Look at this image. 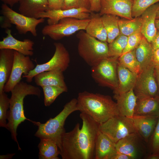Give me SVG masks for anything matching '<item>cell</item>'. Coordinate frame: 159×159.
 <instances>
[{
  "label": "cell",
  "mask_w": 159,
  "mask_h": 159,
  "mask_svg": "<svg viewBox=\"0 0 159 159\" xmlns=\"http://www.w3.org/2000/svg\"><path fill=\"white\" fill-rule=\"evenodd\" d=\"M82 121L76 124L71 131L62 136L60 155L62 159H95V144L100 124L87 114L81 112Z\"/></svg>",
  "instance_id": "obj_1"
},
{
  "label": "cell",
  "mask_w": 159,
  "mask_h": 159,
  "mask_svg": "<svg viewBox=\"0 0 159 159\" xmlns=\"http://www.w3.org/2000/svg\"><path fill=\"white\" fill-rule=\"evenodd\" d=\"M77 100L79 111L100 124L119 115L116 102L109 96L84 91L78 94Z\"/></svg>",
  "instance_id": "obj_2"
},
{
  "label": "cell",
  "mask_w": 159,
  "mask_h": 159,
  "mask_svg": "<svg viewBox=\"0 0 159 159\" xmlns=\"http://www.w3.org/2000/svg\"><path fill=\"white\" fill-rule=\"evenodd\" d=\"M9 110L8 112V130L12 139L17 144L18 150H21L17 138V130L19 125L26 120L32 122L25 116L24 110V100L28 95H34L39 97L41 90L38 87L20 81L11 91Z\"/></svg>",
  "instance_id": "obj_3"
},
{
  "label": "cell",
  "mask_w": 159,
  "mask_h": 159,
  "mask_svg": "<svg viewBox=\"0 0 159 159\" xmlns=\"http://www.w3.org/2000/svg\"><path fill=\"white\" fill-rule=\"evenodd\" d=\"M79 111L77 99L73 98L67 103L63 109L53 118H50L44 123L32 120L38 129L34 135L40 139L52 140L57 145L59 149L62 135L66 132L64 126L66 119L74 112Z\"/></svg>",
  "instance_id": "obj_4"
},
{
  "label": "cell",
  "mask_w": 159,
  "mask_h": 159,
  "mask_svg": "<svg viewBox=\"0 0 159 159\" xmlns=\"http://www.w3.org/2000/svg\"><path fill=\"white\" fill-rule=\"evenodd\" d=\"M79 54L85 62L92 67L102 59L109 57L107 42H103L90 35L83 30L77 33Z\"/></svg>",
  "instance_id": "obj_5"
},
{
  "label": "cell",
  "mask_w": 159,
  "mask_h": 159,
  "mask_svg": "<svg viewBox=\"0 0 159 159\" xmlns=\"http://www.w3.org/2000/svg\"><path fill=\"white\" fill-rule=\"evenodd\" d=\"M118 59L109 57L91 67V76L99 85L108 87L113 91L117 88L118 85Z\"/></svg>",
  "instance_id": "obj_6"
},
{
  "label": "cell",
  "mask_w": 159,
  "mask_h": 159,
  "mask_svg": "<svg viewBox=\"0 0 159 159\" xmlns=\"http://www.w3.org/2000/svg\"><path fill=\"white\" fill-rule=\"evenodd\" d=\"M90 20V18L84 19L64 18L56 24H47L44 26L42 30V33L54 40H60L72 35L77 31L85 30Z\"/></svg>",
  "instance_id": "obj_7"
},
{
  "label": "cell",
  "mask_w": 159,
  "mask_h": 159,
  "mask_svg": "<svg viewBox=\"0 0 159 159\" xmlns=\"http://www.w3.org/2000/svg\"><path fill=\"white\" fill-rule=\"evenodd\" d=\"M55 51L51 59L47 62L37 64L34 68L26 75H23L26 82H31L34 76L42 72L58 70L63 72L68 68L70 62L69 53L64 45L60 42L54 43Z\"/></svg>",
  "instance_id": "obj_8"
},
{
  "label": "cell",
  "mask_w": 159,
  "mask_h": 159,
  "mask_svg": "<svg viewBox=\"0 0 159 159\" xmlns=\"http://www.w3.org/2000/svg\"><path fill=\"white\" fill-rule=\"evenodd\" d=\"M99 129L115 143L130 134L137 132L129 118L120 115L100 124Z\"/></svg>",
  "instance_id": "obj_9"
},
{
  "label": "cell",
  "mask_w": 159,
  "mask_h": 159,
  "mask_svg": "<svg viewBox=\"0 0 159 159\" xmlns=\"http://www.w3.org/2000/svg\"><path fill=\"white\" fill-rule=\"evenodd\" d=\"M133 90L138 99L158 97V86L153 63L138 75Z\"/></svg>",
  "instance_id": "obj_10"
},
{
  "label": "cell",
  "mask_w": 159,
  "mask_h": 159,
  "mask_svg": "<svg viewBox=\"0 0 159 159\" xmlns=\"http://www.w3.org/2000/svg\"><path fill=\"white\" fill-rule=\"evenodd\" d=\"M1 11V14L8 21L16 25V28L20 34H25L30 32L34 36H37V26L44 21V18H31L19 13L5 4L2 5Z\"/></svg>",
  "instance_id": "obj_11"
},
{
  "label": "cell",
  "mask_w": 159,
  "mask_h": 159,
  "mask_svg": "<svg viewBox=\"0 0 159 159\" xmlns=\"http://www.w3.org/2000/svg\"><path fill=\"white\" fill-rule=\"evenodd\" d=\"M35 66L29 56L14 51V62L12 70L9 80L5 84L3 91L11 92L14 87L21 79V76L27 75Z\"/></svg>",
  "instance_id": "obj_12"
},
{
  "label": "cell",
  "mask_w": 159,
  "mask_h": 159,
  "mask_svg": "<svg viewBox=\"0 0 159 159\" xmlns=\"http://www.w3.org/2000/svg\"><path fill=\"white\" fill-rule=\"evenodd\" d=\"M142 140H143L137 132L132 133L115 143L116 150L132 159L138 158L145 152Z\"/></svg>",
  "instance_id": "obj_13"
},
{
  "label": "cell",
  "mask_w": 159,
  "mask_h": 159,
  "mask_svg": "<svg viewBox=\"0 0 159 159\" xmlns=\"http://www.w3.org/2000/svg\"><path fill=\"white\" fill-rule=\"evenodd\" d=\"M91 12L90 10L84 8L49 10L38 14L37 18H48V24L53 25L64 18H72L80 19H89Z\"/></svg>",
  "instance_id": "obj_14"
},
{
  "label": "cell",
  "mask_w": 159,
  "mask_h": 159,
  "mask_svg": "<svg viewBox=\"0 0 159 159\" xmlns=\"http://www.w3.org/2000/svg\"><path fill=\"white\" fill-rule=\"evenodd\" d=\"M133 0H101L99 14H111L131 20Z\"/></svg>",
  "instance_id": "obj_15"
},
{
  "label": "cell",
  "mask_w": 159,
  "mask_h": 159,
  "mask_svg": "<svg viewBox=\"0 0 159 159\" xmlns=\"http://www.w3.org/2000/svg\"><path fill=\"white\" fill-rule=\"evenodd\" d=\"M159 117L134 115L128 117L137 132L146 143L149 142Z\"/></svg>",
  "instance_id": "obj_16"
},
{
  "label": "cell",
  "mask_w": 159,
  "mask_h": 159,
  "mask_svg": "<svg viewBox=\"0 0 159 159\" xmlns=\"http://www.w3.org/2000/svg\"><path fill=\"white\" fill-rule=\"evenodd\" d=\"M5 32L7 35L0 42V49H12L29 56L33 55V47L34 43L32 41L27 39L23 41L16 39L12 36L11 30L9 29H7Z\"/></svg>",
  "instance_id": "obj_17"
},
{
  "label": "cell",
  "mask_w": 159,
  "mask_h": 159,
  "mask_svg": "<svg viewBox=\"0 0 159 159\" xmlns=\"http://www.w3.org/2000/svg\"><path fill=\"white\" fill-rule=\"evenodd\" d=\"M159 8V4H155L148 7L141 15L142 23L141 32L150 43L157 32L155 21Z\"/></svg>",
  "instance_id": "obj_18"
},
{
  "label": "cell",
  "mask_w": 159,
  "mask_h": 159,
  "mask_svg": "<svg viewBox=\"0 0 159 159\" xmlns=\"http://www.w3.org/2000/svg\"><path fill=\"white\" fill-rule=\"evenodd\" d=\"M63 72L58 70L42 72L34 76L35 82L37 85L41 87L56 86L62 88L67 92L68 88L64 81Z\"/></svg>",
  "instance_id": "obj_19"
},
{
  "label": "cell",
  "mask_w": 159,
  "mask_h": 159,
  "mask_svg": "<svg viewBox=\"0 0 159 159\" xmlns=\"http://www.w3.org/2000/svg\"><path fill=\"white\" fill-rule=\"evenodd\" d=\"M114 98L116 100L119 115L127 117L134 115L137 97L133 89L121 94H114Z\"/></svg>",
  "instance_id": "obj_20"
},
{
  "label": "cell",
  "mask_w": 159,
  "mask_h": 159,
  "mask_svg": "<svg viewBox=\"0 0 159 159\" xmlns=\"http://www.w3.org/2000/svg\"><path fill=\"white\" fill-rule=\"evenodd\" d=\"M0 93L3 92L5 84L10 77L14 59V50L0 49Z\"/></svg>",
  "instance_id": "obj_21"
},
{
  "label": "cell",
  "mask_w": 159,
  "mask_h": 159,
  "mask_svg": "<svg viewBox=\"0 0 159 159\" xmlns=\"http://www.w3.org/2000/svg\"><path fill=\"white\" fill-rule=\"evenodd\" d=\"M118 85L113 91L114 94L119 95L127 92L133 89L138 75L118 63L117 68Z\"/></svg>",
  "instance_id": "obj_22"
},
{
  "label": "cell",
  "mask_w": 159,
  "mask_h": 159,
  "mask_svg": "<svg viewBox=\"0 0 159 159\" xmlns=\"http://www.w3.org/2000/svg\"><path fill=\"white\" fill-rule=\"evenodd\" d=\"M115 143L99 130L96 141L95 159H111L117 151Z\"/></svg>",
  "instance_id": "obj_23"
},
{
  "label": "cell",
  "mask_w": 159,
  "mask_h": 159,
  "mask_svg": "<svg viewBox=\"0 0 159 159\" xmlns=\"http://www.w3.org/2000/svg\"><path fill=\"white\" fill-rule=\"evenodd\" d=\"M19 2L20 13L31 18H37L38 14L49 10L48 0H21Z\"/></svg>",
  "instance_id": "obj_24"
},
{
  "label": "cell",
  "mask_w": 159,
  "mask_h": 159,
  "mask_svg": "<svg viewBox=\"0 0 159 159\" xmlns=\"http://www.w3.org/2000/svg\"><path fill=\"white\" fill-rule=\"evenodd\" d=\"M134 115L159 117V97L137 99Z\"/></svg>",
  "instance_id": "obj_25"
},
{
  "label": "cell",
  "mask_w": 159,
  "mask_h": 159,
  "mask_svg": "<svg viewBox=\"0 0 159 159\" xmlns=\"http://www.w3.org/2000/svg\"><path fill=\"white\" fill-rule=\"evenodd\" d=\"M85 30L88 34L99 40L107 42L106 31L99 14L90 13V20Z\"/></svg>",
  "instance_id": "obj_26"
},
{
  "label": "cell",
  "mask_w": 159,
  "mask_h": 159,
  "mask_svg": "<svg viewBox=\"0 0 159 159\" xmlns=\"http://www.w3.org/2000/svg\"><path fill=\"white\" fill-rule=\"evenodd\" d=\"M153 52L150 43L143 36L135 49L136 56L140 65L141 71L153 63Z\"/></svg>",
  "instance_id": "obj_27"
},
{
  "label": "cell",
  "mask_w": 159,
  "mask_h": 159,
  "mask_svg": "<svg viewBox=\"0 0 159 159\" xmlns=\"http://www.w3.org/2000/svg\"><path fill=\"white\" fill-rule=\"evenodd\" d=\"M38 145L39 150V158L40 159H58L60 151L59 148L54 141L51 140L40 139Z\"/></svg>",
  "instance_id": "obj_28"
},
{
  "label": "cell",
  "mask_w": 159,
  "mask_h": 159,
  "mask_svg": "<svg viewBox=\"0 0 159 159\" xmlns=\"http://www.w3.org/2000/svg\"><path fill=\"white\" fill-rule=\"evenodd\" d=\"M101 16L107 33V42L109 44L120 34L118 23L119 19L118 16L111 14H105Z\"/></svg>",
  "instance_id": "obj_29"
},
{
  "label": "cell",
  "mask_w": 159,
  "mask_h": 159,
  "mask_svg": "<svg viewBox=\"0 0 159 159\" xmlns=\"http://www.w3.org/2000/svg\"><path fill=\"white\" fill-rule=\"evenodd\" d=\"M118 61L120 64L138 75L141 71L140 65L136 56L135 49L122 54L118 58Z\"/></svg>",
  "instance_id": "obj_30"
},
{
  "label": "cell",
  "mask_w": 159,
  "mask_h": 159,
  "mask_svg": "<svg viewBox=\"0 0 159 159\" xmlns=\"http://www.w3.org/2000/svg\"><path fill=\"white\" fill-rule=\"evenodd\" d=\"M118 23L120 34L128 36L141 29L142 21L141 17H138L131 20L119 19Z\"/></svg>",
  "instance_id": "obj_31"
},
{
  "label": "cell",
  "mask_w": 159,
  "mask_h": 159,
  "mask_svg": "<svg viewBox=\"0 0 159 159\" xmlns=\"http://www.w3.org/2000/svg\"><path fill=\"white\" fill-rule=\"evenodd\" d=\"M128 36L120 34L112 42L108 44L109 57L118 58L123 54L127 43Z\"/></svg>",
  "instance_id": "obj_32"
},
{
  "label": "cell",
  "mask_w": 159,
  "mask_h": 159,
  "mask_svg": "<svg viewBox=\"0 0 159 159\" xmlns=\"http://www.w3.org/2000/svg\"><path fill=\"white\" fill-rule=\"evenodd\" d=\"M44 95V103L46 107L50 106L61 94L67 91L57 86H48L42 87Z\"/></svg>",
  "instance_id": "obj_33"
},
{
  "label": "cell",
  "mask_w": 159,
  "mask_h": 159,
  "mask_svg": "<svg viewBox=\"0 0 159 159\" xmlns=\"http://www.w3.org/2000/svg\"><path fill=\"white\" fill-rule=\"evenodd\" d=\"M10 99L4 92L0 93V127L8 130L6 119L9 108Z\"/></svg>",
  "instance_id": "obj_34"
},
{
  "label": "cell",
  "mask_w": 159,
  "mask_h": 159,
  "mask_svg": "<svg viewBox=\"0 0 159 159\" xmlns=\"http://www.w3.org/2000/svg\"><path fill=\"white\" fill-rule=\"evenodd\" d=\"M159 0H133L131 14L133 18L139 17L148 7Z\"/></svg>",
  "instance_id": "obj_35"
},
{
  "label": "cell",
  "mask_w": 159,
  "mask_h": 159,
  "mask_svg": "<svg viewBox=\"0 0 159 159\" xmlns=\"http://www.w3.org/2000/svg\"><path fill=\"white\" fill-rule=\"evenodd\" d=\"M143 36L140 29L128 36L127 44L122 54L135 49L140 43Z\"/></svg>",
  "instance_id": "obj_36"
},
{
  "label": "cell",
  "mask_w": 159,
  "mask_h": 159,
  "mask_svg": "<svg viewBox=\"0 0 159 159\" xmlns=\"http://www.w3.org/2000/svg\"><path fill=\"white\" fill-rule=\"evenodd\" d=\"M91 1L92 0H64V6L62 9L84 8L90 10Z\"/></svg>",
  "instance_id": "obj_37"
},
{
  "label": "cell",
  "mask_w": 159,
  "mask_h": 159,
  "mask_svg": "<svg viewBox=\"0 0 159 159\" xmlns=\"http://www.w3.org/2000/svg\"><path fill=\"white\" fill-rule=\"evenodd\" d=\"M149 141L150 153H159V117Z\"/></svg>",
  "instance_id": "obj_38"
},
{
  "label": "cell",
  "mask_w": 159,
  "mask_h": 159,
  "mask_svg": "<svg viewBox=\"0 0 159 159\" xmlns=\"http://www.w3.org/2000/svg\"><path fill=\"white\" fill-rule=\"evenodd\" d=\"M64 0H48L49 10L62 9Z\"/></svg>",
  "instance_id": "obj_39"
},
{
  "label": "cell",
  "mask_w": 159,
  "mask_h": 159,
  "mask_svg": "<svg viewBox=\"0 0 159 159\" xmlns=\"http://www.w3.org/2000/svg\"><path fill=\"white\" fill-rule=\"evenodd\" d=\"M101 0H92L90 11L91 12H100L101 8Z\"/></svg>",
  "instance_id": "obj_40"
},
{
  "label": "cell",
  "mask_w": 159,
  "mask_h": 159,
  "mask_svg": "<svg viewBox=\"0 0 159 159\" xmlns=\"http://www.w3.org/2000/svg\"><path fill=\"white\" fill-rule=\"evenodd\" d=\"M150 44L153 51L159 48V31H157Z\"/></svg>",
  "instance_id": "obj_41"
},
{
  "label": "cell",
  "mask_w": 159,
  "mask_h": 159,
  "mask_svg": "<svg viewBox=\"0 0 159 159\" xmlns=\"http://www.w3.org/2000/svg\"><path fill=\"white\" fill-rule=\"evenodd\" d=\"M152 62L155 67H159V48L153 51Z\"/></svg>",
  "instance_id": "obj_42"
},
{
  "label": "cell",
  "mask_w": 159,
  "mask_h": 159,
  "mask_svg": "<svg viewBox=\"0 0 159 159\" xmlns=\"http://www.w3.org/2000/svg\"><path fill=\"white\" fill-rule=\"evenodd\" d=\"M111 159H132L128 156L116 151L112 156Z\"/></svg>",
  "instance_id": "obj_43"
},
{
  "label": "cell",
  "mask_w": 159,
  "mask_h": 159,
  "mask_svg": "<svg viewBox=\"0 0 159 159\" xmlns=\"http://www.w3.org/2000/svg\"><path fill=\"white\" fill-rule=\"evenodd\" d=\"M21 0H1L4 3L12 7L16 3L19 2Z\"/></svg>",
  "instance_id": "obj_44"
},
{
  "label": "cell",
  "mask_w": 159,
  "mask_h": 159,
  "mask_svg": "<svg viewBox=\"0 0 159 159\" xmlns=\"http://www.w3.org/2000/svg\"><path fill=\"white\" fill-rule=\"evenodd\" d=\"M156 77L158 86V97H159V67H155Z\"/></svg>",
  "instance_id": "obj_45"
},
{
  "label": "cell",
  "mask_w": 159,
  "mask_h": 159,
  "mask_svg": "<svg viewBox=\"0 0 159 159\" xmlns=\"http://www.w3.org/2000/svg\"><path fill=\"white\" fill-rule=\"evenodd\" d=\"M147 159H159V153L151 154L146 157Z\"/></svg>",
  "instance_id": "obj_46"
},
{
  "label": "cell",
  "mask_w": 159,
  "mask_h": 159,
  "mask_svg": "<svg viewBox=\"0 0 159 159\" xmlns=\"http://www.w3.org/2000/svg\"><path fill=\"white\" fill-rule=\"evenodd\" d=\"M14 153L8 154L6 155H2L0 156V159H9L11 158L15 154Z\"/></svg>",
  "instance_id": "obj_47"
},
{
  "label": "cell",
  "mask_w": 159,
  "mask_h": 159,
  "mask_svg": "<svg viewBox=\"0 0 159 159\" xmlns=\"http://www.w3.org/2000/svg\"><path fill=\"white\" fill-rule=\"evenodd\" d=\"M155 25L157 29L159 31V19H156Z\"/></svg>",
  "instance_id": "obj_48"
},
{
  "label": "cell",
  "mask_w": 159,
  "mask_h": 159,
  "mask_svg": "<svg viewBox=\"0 0 159 159\" xmlns=\"http://www.w3.org/2000/svg\"><path fill=\"white\" fill-rule=\"evenodd\" d=\"M156 19H159V8L157 12L156 16Z\"/></svg>",
  "instance_id": "obj_49"
}]
</instances>
